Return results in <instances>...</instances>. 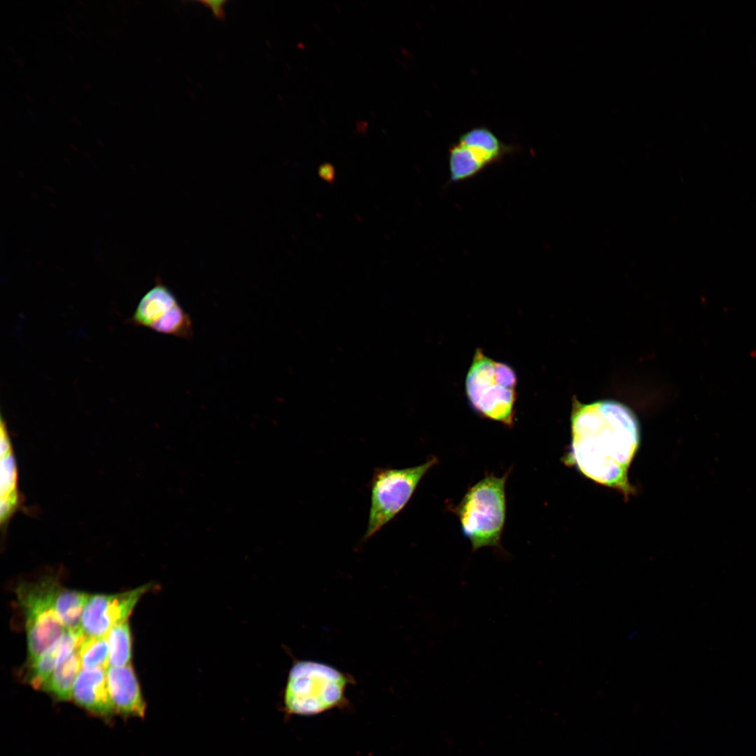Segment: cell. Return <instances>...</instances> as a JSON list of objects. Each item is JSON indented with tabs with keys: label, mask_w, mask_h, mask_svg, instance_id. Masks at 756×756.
<instances>
[{
	"label": "cell",
	"mask_w": 756,
	"mask_h": 756,
	"mask_svg": "<svg viewBox=\"0 0 756 756\" xmlns=\"http://www.w3.org/2000/svg\"><path fill=\"white\" fill-rule=\"evenodd\" d=\"M106 670L82 668L74 683L71 697L79 706L102 715H109L114 710L108 689Z\"/></svg>",
	"instance_id": "11"
},
{
	"label": "cell",
	"mask_w": 756,
	"mask_h": 756,
	"mask_svg": "<svg viewBox=\"0 0 756 756\" xmlns=\"http://www.w3.org/2000/svg\"><path fill=\"white\" fill-rule=\"evenodd\" d=\"M78 654L82 668L107 669L109 663V648L107 635L87 636L79 646Z\"/></svg>",
	"instance_id": "17"
},
{
	"label": "cell",
	"mask_w": 756,
	"mask_h": 756,
	"mask_svg": "<svg viewBox=\"0 0 756 756\" xmlns=\"http://www.w3.org/2000/svg\"><path fill=\"white\" fill-rule=\"evenodd\" d=\"M59 583L47 577L22 582L16 595L25 616L28 657L35 659L57 641L66 631L57 616L54 601Z\"/></svg>",
	"instance_id": "6"
},
{
	"label": "cell",
	"mask_w": 756,
	"mask_h": 756,
	"mask_svg": "<svg viewBox=\"0 0 756 756\" xmlns=\"http://www.w3.org/2000/svg\"><path fill=\"white\" fill-rule=\"evenodd\" d=\"M517 381L510 365L491 359L477 349L465 384L471 408L484 418L512 426Z\"/></svg>",
	"instance_id": "4"
},
{
	"label": "cell",
	"mask_w": 756,
	"mask_h": 756,
	"mask_svg": "<svg viewBox=\"0 0 756 756\" xmlns=\"http://www.w3.org/2000/svg\"><path fill=\"white\" fill-rule=\"evenodd\" d=\"M200 3L203 4L212 11L214 16L216 18L223 20L225 18V4L227 1L218 0V1H200Z\"/></svg>",
	"instance_id": "19"
},
{
	"label": "cell",
	"mask_w": 756,
	"mask_h": 756,
	"mask_svg": "<svg viewBox=\"0 0 756 756\" xmlns=\"http://www.w3.org/2000/svg\"><path fill=\"white\" fill-rule=\"evenodd\" d=\"M449 181L458 183L482 172L489 164L472 148L454 143L449 149Z\"/></svg>",
	"instance_id": "14"
},
{
	"label": "cell",
	"mask_w": 756,
	"mask_h": 756,
	"mask_svg": "<svg viewBox=\"0 0 756 756\" xmlns=\"http://www.w3.org/2000/svg\"><path fill=\"white\" fill-rule=\"evenodd\" d=\"M106 678L114 710L125 715L144 717L146 703L132 665L110 666L106 670Z\"/></svg>",
	"instance_id": "10"
},
{
	"label": "cell",
	"mask_w": 756,
	"mask_h": 756,
	"mask_svg": "<svg viewBox=\"0 0 756 756\" xmlns=\"http://www.w3.org/2000/svg\"><path fill=\"white\" fill-rule=\"evenodd\" d=\"M78 648L74 638L66 636L59 638L55 666L43 687L59 700L68 701L72 697L73 687L82 667Z\"/></svg>",
	"instance_id": "12"
},
{
	"label": "cell",
	"mask_w": 756,
	"mask_h": 756,
	"mask_svg": "<svg viewBox=\"0 0 756 756\" xmlns=\"http://www.w3.org/2000/svg\"><path fill=\"white\" fill-rule=\"evenodd\" d=\"M153 588L148 583L115 594H90L81 616L80 628L87 636H106L116 624L127 621L141 597Z\"/></svg>",
	"instance_id": "8"
},
{
	"label": "cell",
	"mask_w": 756,
	"mask_h": 756,
	"mask_svg": "<svg viewBox=\"0 0 756 756\" xmlns=\"http://www.w3.org/2000/svg\"><path fill=\"white\" fill-rule=\"evenodd\" d=\"M318 174L323 180L328 182H332L335 176V171L331 164L326 163L319 167Z\"/></svg>",
	"instance_id": "20"
},
{
	"label": "cell",
	"mask_w": 756,
	"mask_h": 756,
	"mask_svg": "<svg viewBox=\"0 0 756 756\" xmlns=\"http://www.w3.org/2000/svg\"><path fill=\"white\" fill-rule=\"evenodd\" d=\"M0 523L6 532L10 519L22 505L18 486V468L6 424L1 419Z\"/></svg>",
	"instance_id": "9"
},
{
	"label": "cell",
	"mask_w": 756,
	"mask_h": 756,
	"mask_svg": "<svg viewBox=\"0 0 756 756\" xmlns=\"http://www.w3.org/2000/svg\"><path fill=\"white\" fill-rule=\"evenodd\" d=\"M458 143L479 151L490 165L501 162L515 150V147L505 144L489 128L475 127L462 134Z\"/></svg>",
	"instance_id": "13"
},
{
	"label": "cell",
	"mask_w": 756,
	"mask_h": 756,
	"mask_svg": "<svg viewBox=\"0 0 756 756\" xmlns=\"http://www.w3.org/2000/svg\"><path fill=\"white\" fill-rule=\"evenodd\" d=\"M132 321L135 325L183 340H190L193 337L190 315L174 294L161 284L155 285L141 299Z\"/></svg>",
	"instance_id": "7"
},
{
	"label": "cell",
	"mask_w": 756,
	"mask_h": 756,
	"mask_svg": "<svg viewBox=\"0 0 756 756\" xmlns=\"http://www.w3.org/2000/svg\"><path fill=\"white\" fill-rule=\"evenodd\" d=\"M508 472L487 475L471 486L454 508L462 533L472 552L484 547L501 550L500 538L506 512L505 484Z\"/></svg>",
	"instance_id": "3"
},
{
	"label": "cell",
	"mask_w": 756,
	"mask_h": 756,
	"mask_svg": "<svg viewBox=\"0 0 756 756\" xmlns=\"http://www.w3.org/2000/svg\"><path fill=\"white\" fill-rule=\"evenodd\" d=\"M59 638L34 661L28 663V681L36 689H43L56 664Z\"/></svg>",
	"instance_id": "18"
},
{
	"label": "cell",
	"mask_w": 756,
	"mask_h": 756,
	"mask_svg": "<svg viewBox=\"0 0 756 756\" xmlns=\"http://www.w3.org/2000/svg\"><path fill=\"white\" fill-rule=\"evenodd\" d=\"M89 595L83 592L59 587L55 597L54 607L57 616L66 629H81L83 610Z\"/></svg>",
	"instance_id": "15"
},
{
	"label": "cell",
	"mask_w": 756,
	"mask_h": 756,
	"mask_svg": "<svg viewBox=\"0 0 756 756\" xmlns=\"http://www.w3.org/2000/svg\"><path fill=\"white\" fill-rule=\"evenodd\" d=\"M352 678L326 664L303 660L291 667L284 694L290 715H315L342 706Z\"/></svg>",
	"instance_id": "2"
},
{
	"label": "cell",
	"mask_w": 756,
	"mask_h": 756,
	"mask_svg": "<svg viewBox=\"0 0 756 756\" xmlns=\"http://www.w3.org/2000/svg\"><path fill=\"white\" fill-rule=\"evenodd\" d=\"M111 666L130 664L132 657V637L128 622L115 625L107 634Z\"/></svg>",
	"instance_id": "16"
},
{
	"label": "cell",
	"mask_w": 756,
	"mask_h": 756,
	"mask_svg": "<svg viewBox=\"0 0 756 756\" xmlns=\"http://www.w3.org/2000/svg\"><path fill=\"white\" fill-rule=\"evenodd\" d=\"M570 420L571 442L566 463L629 497L634 489L628 472L640 441L634 413L612 400L584 404L574 399Z\"/></svg>",
	"instance_id": "1"
},
{
	"label": "cell",
	"mask_w": 756,
	"mask_h": 756,
	"mask_svg": "<svg viewBox=\"0 0 756 756\" xmlns=\"http://www.w3.org/2000/svg\"><path fill=\"white\" fill-rule=\"evenodd\" d=\"M438 463L431 456L419 465L405 468H377L370 480V505L367 540L393 519L407 505L418 484Z\"/></svg>",
	"instance_id": "5"
}]
</instances>
